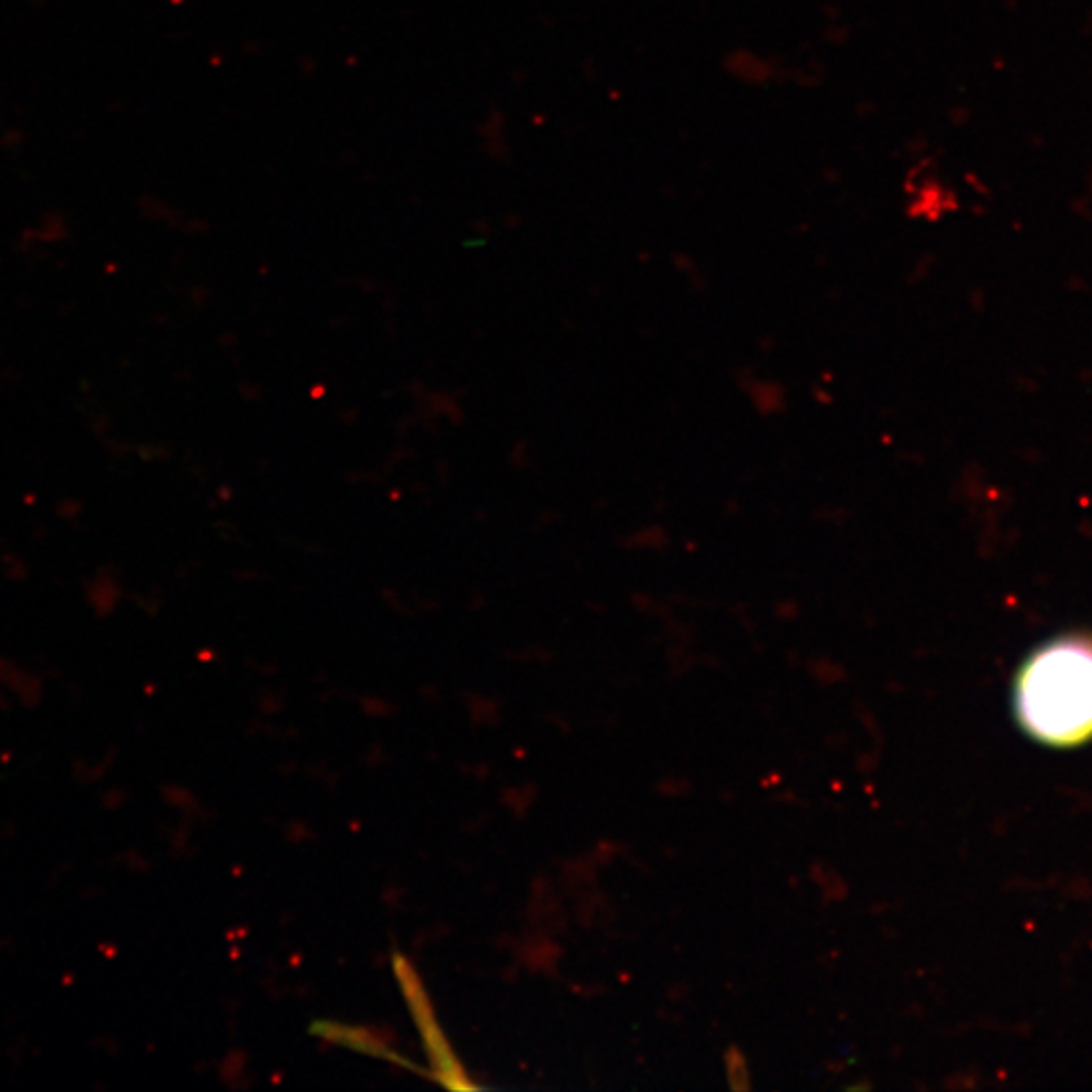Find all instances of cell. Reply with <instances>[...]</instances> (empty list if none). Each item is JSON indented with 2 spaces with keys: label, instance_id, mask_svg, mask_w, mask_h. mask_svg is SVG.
<instances>
[{
  "label": "cell",
  "instance_id": "6da1fadb",
  "mask_svg": "<svg viewBox=\"0 0 1092 1092\" xmlns=\"http://www.w3.org/2000/svg\"><path fill=\"white\" fill-rule=\"evenodd\" d=\"M1014 708L1019 727L1040 743L1092 739V639L1064 635L1036 649L1015 678Z\"/></svg>",
  "mask_w": 1092,
  "mask_h": 1092
},
{
  "label": "cell",
  "instance_id": "7a4b0ae2",
  "mask_svg": "<svg viewBox=\"0 0 1092 1092\" xmlns=\"http://www.w3.org/2000/svg\"><path fill=\"white\" fill-rule=\"evenodd\" d=\"M395 971H397L399 984L403 985V992L407 995V1001L409 1006H411L413 1015H415L417 1023H419V1032L423 1034L425 1048H427L429 1058H431L433 1066H435L440 1081L447 1086H453V1089H467V1086L471 1089L470 1082L466 1081V1074H463L462 1066L458 1064L455 1056L451 1054V1048L447 1046V1040L444 1038V1034H441L440 1026L435 1023V1015H433L427 995L423 992V985L419 984V979H417L415 971H413L411 965L407 963V959L395 955Z\"/></svg>",
  "mask_w": 1092,
  "mask_h": 1092
}]
</instances>
